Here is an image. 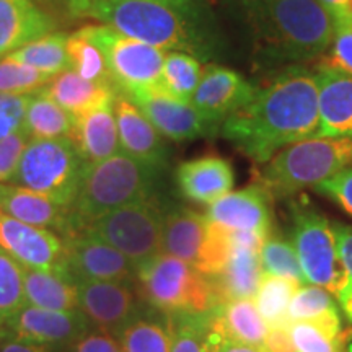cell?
Here are the masks:
<instances>
[{"label":"cell","mask_w":352,"mask_h":352,"mask_svg":"<svg viewBox=\"0 0 352 352\" xmlns=\"http://www.w3.org/2000/svg\"><path fill=\"white\" fill-rule=\"evenodd\" d=\"M135 289L140 300L164 315L206 314L222 305L210 277L165 253L138 266Z\"/></svg>","instance_id":"cell-5"},{"label":"cell","mask_w":352,"mask_h":352,"mask_svg":"<svg viewBox=\"0 0 352 352\" xmlns=\"http://www.w3.org/2000/svg\"><path fill=\"white\" fill-rule=\"evenodd\" d=\"M160 2H168V3H191L192 0H160Z\"/></svg>","instance_id":"cell-54"},{"label":"cell","mask_w":352,"mask_h":352,"mask_svg":"<svg viewBox=\"0 0 352 352\" xmlns=\"http://www.w3.org/2000/svg\"><path fill=\"white\" fill-rule=\"evenodd\" d=\"M118 340L124 352H170L171 333L168 316L160 311L140 314L122 329Z\"/></svg>","instance_id":"cell-32"},{"label":"cell","mask_w":352,"mask_h":352,"mask_svg":"<svg viewBox=\"0 0 352 352\" xmlns=\"http://www.w3.org/2000/svg\"><path fill=\"white\" fill-rule=\"evenodd\" d=\"M290 321H308L321 329L329 340L341 334V315L333 294L320 285H303L294 294L289 305ZM342 346V344H341Z\"/></svg>","instance_id":"cell-29"},{"label":"cell","mask_w":352,"mask_h":352,"mask_svg":"<svg viewBox=\"0 0 352 352\" xmlns=\"http://www.w3.org/2000/svg\"><path fill=\"white\" fill-rule=\"evenodd\" d=\"M318 80L320 127L316 138L352 139V77L320 65Z\"/></svg>","instance_id":"cell-20"},{"label":"cell","mask_w":352,"mask_h":352,"mask_svg":"<svg viewBox=\"0 0 352 352\" xmlns=\"http://www.w3.org/2000/svg\"><path fill=\"white\" fill-rule=\"evenodd\" d=\"M69 352H124L120 344V340L113 334L101 329L91 328L83 334L76 344L70 347Z\"/></svg>","instance_id":"cell-46"},{"label":"cell","mask_w":352,"mask_h":352,"mask_svg":"<svg viewBox=\"0 0 352 352\" xmlns=\"http://www.w3.org/2000/svg\"><path fill=\"white\" fill-rule=\"evenodd\" d=\"M107 56L114 87L127 95L160 87L165 51L124 36L108 25L83 26Z\"/></svg>","instance_id":"cell-10"},{"label":"cell","mask_w":352,"mask_h":352,"mask_svg":"<svg viewBox=\"0 0 352 352\" xmlns=\"http://www.w3.org/2000/svg\"><path fill=\"white\" fill-rule=\"evenodd\" d=\"M300 287L296 280L287 277L263 274L261 283L258 285L256 294V308L267 324V328H285L290 327L289 305L294 294Z\"/></svg>","instance_id":"cell-34"},{"label":"cell","mask_w":352,"mask_h":352,"mask_svg":"<svg viewBox=\"0 0 352 352\" xmlns=\"http://www.w3.org/2000/svg\"><path fill=\"white\" fill-rule=\"evenodd\" d=\"M232 248L230 230L208 220V233H206V241L196 270L208 277L217 276L226 267Z\"/></svg>","instance_id":"cell-40"},{"label":"cell","mask_w":352,"mask_h":352,"mask_svg":"<svg viewBox=\"0 0 352 352\" xmlns=\"http://www.w3.org/2000/svg\"><path fill=\"white\" fill-rule=\"evenodd\" d=\"M259 258H261L264 274L287 277V279L296 280L300 287L307 284L296 250H294L292 243L284 240L283 236L271 233L263 243Z\"/></svg>","instance_id":"cell-38"},{"label":"cell","mask_w":352,"mask_h":352,"mask_svg":"<svg viewBox=\"0 0 352 352\" xmlns=\"http://www.w3.org/2000/svg\"><path fill=\"white\" fill-rule=\"evenodd\" d=\"M39 7H52V8H59L65 13V6H67V0H36Z\"/></svg>","instance_id":"cell-52"},{"label":"cell","mask_w":352,"mask_h":352,"mask_svg":"<svg viewBox=\"0 0 352 352\" xmlns=\"http://www.w3.org/2000/svg\"><path fill=\"white\" fill-rule=\"evenodd\" d=\"M33 2H34V3H38V2H36V0H33Z\"/></svg>","instance_id":"cell-58"},{"label":"cell","mask_w":352,"mask_h":352,"mask_svg":"<svg viewBox=\"0 0 352 352\" xmlns=\"http://www.w3.org/2000/svg\"><path fill=\"white\" fill-rule=\"evenodd\" d=\"M127 96L164 138L175 142L204 138L217 129L197 111L195 104L175 98L158 87Z\"/></svg>","instance_id":"cell-15"},{"label":"cell","mask_w":352,"mask_h":352,"mask_svg":"<svg viewBox=\"0 0 352 352\" xmlns=\"http://www.w3.org/2000/svg\"><path fill=\"white\" fill-rule=\"evenodd\" d=\"M65 240V270L76 283L111 280L135 284L138 266L111 245L88 233H76Z\"/></svg>","instance_id":"cell-12"},{"label":"cell","mask_w":352,"mask_h":352,"mask_svg":"<svg viewBox=\"0 0 352 352\" xmlns=\"http://www.w3.org/2000/svg\"><path fill=\"white\" fill-rule=\"evenodd\" d=\"M290 243L296 250L308 284L327 289L334 297L344 289L347 276L336 252L331 222L311 206H290Z\"/></svg>","instance_id":"cell-8"},{"label":"cell","mask_w":352,"mask_h":352,"mask_svg":"<svg viewBox=\"0 0 352 352\" xmlns=\"http://www.w3.org/2000/svg\"><path fill=\"white\" fill-rule=\"evenodd\" d=\"M87 165L70 138L30 139L10 183L41 192L70 209L78 195Z\"/></svg>","instance_id":"cell-7"},{"label":"cell","mask_w":352,"mask_h":352,"mask_svg":"<svg viewBox=\"0 0 352 352\" xmlns=\"http://www.w3.org/2000/svg\"><path fill=\"white\" fill-rule=\"evenodd\" d=\"M113 108L118 134H120L121 152L155 168H164L168 164V148L160 132L145 118L138 104L124 91L116 88Z\"/></svg>","instance_id":"cell-18"},{"label":"cell","mask_w":352,"mask_h":352,"mask_svg":"<svg viewBox=\"0 0 352 352\" xmlns=\"http://www.w3.org/2000/svg\"><path fill=\"white\" fill-rule=\"evenodd\" d=\"M323 65L336 69L352 77V21H338L334 38Z\"/></svg>","instance_id":"cell-42"},{"label":"cell","mask_w":352,"mask_h":352,"mask_svg":"<svg viewBox=\"0 0 352 352\" xmlns=\"http://www.w3.org/2000/svg\"><path fill=\"white\" fill-rule=\"evenodd\" d=\"M258 50L274 64H302L327 56L336 23L318 0L246 3Z\"/></svg>","instance_id":"cell-3"},{"label":"cell","mask_w":352,"mask_h":352,"mask_svg":"<svg viewBox=\"0 0 352 352\" xmlns=\"http://www.w3.org/2000/svg\"><path fill=\"white\" fill-rule=\"evenodd\" d=\"M65 13L74 19H94L124 36L168 52L206 56L210 50L208 26L192 3L160 0H67Z\"/></svg>","instance_id":"cell-2"},{"label":"cell","mask_w":352,"mask_h":352,"mask_svg":"<svg viewBox=\"0 0 352 352\" xmlns=\"http://www.w3.org/2000/svg\"><path fill=\"white\" fill-rule=\"evenodd\" d=\"M39 94L51 98L74 116L95 109L109 103L116 95L113 83H98L87 80L78 76L76 70L69 69L52 77L50 83Z\"/></svg>","instance_id":"cell-25"},{"label":"cell","mask_w":352,"mask_h":352,"mask_svg":"<svg viewBox=\"0 0 352 352\" xmlns=\"http://www.w3.org/2000/svg\"><path fill=\"white\" fill-rule=\"evenodd\" d=\"M51 78L38 72L36 69L16 63L12 57H0V94L36 95L50 83Z\"/></svg>","instance_id":"cell-39"},{"label":"cell","mask_w":352,"mask_h":352,"mask_svg":"<svg viewBox=\"0 0 352 352\" xmlns=\"http://www.w3.org/2000/svg\"><path fill=\"white\" fill-rule=\"evenodd\" d=\"M158 170L124 152L88 164L78 195L69 209L72 235L114 209L155 197Z\"/></svg>","instance_id":"cell-4"},{"label":"cell","mask_w":352,"mask_h":352,"mask_svg":"<svg viewBox=\"0 0 352 352\" xmlns=\"http://www.w3.org/2000/svg\"><path fill=\"white\" fill-rule=\"evenodd\" d=\"M349 352H352V344L349 346Z\"/></svg>","instance_id":"cell-56"},{"label":"cell","mask_w":352,"mask_h":352,"mask_svg":"<svg viewBox=\"0 0 352 352\" xmlns=\"http://www.w3.org/2000/svg\"><path fill=\"white\" fill-rule=\"evenodd\" d=\"M0 352H57L51 347L34 344V342L20 340L13 334L0 329Z\"/></svg>","instance_id":"cell-48"},{"label":"cell","mask_w":352,"mask_h":352,"mask_svg":"<svg viewBox=\"0 0 352 352\" xmlns=\"http://www.w3.org/2000/svg\"><path fill=\"white\" fill-rule=\"evenodd\" d=\"M135 284L111 280L78 283V310L91 328L120 336L127 324L142 314Z\"/></svg>","instance_id":"cell-11"},{"label":"cell","mask_w":352,"mask_h":352,"mask_svg":"<svg viewBox=\"0 0 352 352\" xmlns=\"http://www.w3.org/2000/svg\"><path fill=\"white\" fill-rule=\"evenodd\" d=\"M266 352H297L290 334L285 328H270L264 342Z\"/></svg>","instance_id":"cell-49"},{"label":"cell","mask_w":352,"mask_h":352,"mask_svg":"<svg viewBox=\"0 0 352 352\" xmlns=\"http://www.w3.org/2000/svg\"><path fill=\"white\" fill-rule=\"evenodd\" d=\"M315 189L320 195L329 197L338 206H341L347 214L352 215V168L340 171L333 178L316 184Z\"/></svg>","instance_id":"cell-45"},{"label":"cell","mask_w":352,"mask_h":352,"mask_svg":"<svg viewBox=\"0 0 352 352\" xmlns=\"http://www.w3.org/2000/svg\"><path fill=\"white\" fill-rule=\"evenodd\" d=\"M113 101L74 116L70 139L87 164H98L121 152Z\"/></svg>","instance_id":"cell-22"},{"label":"cell","mask_w":352,"mask_h":352,"mask_svg":"<svg viewBox=\"0 0 352 352\" xmlns=\"http://www.w3.org/2000/svg\"><path fill=\"white\" fill-rule=\"evenodd\" d=\"M220 127L223 138L256 164H267L290 144L316 138V72L303 65H289L267 85L258 88L253 98Z\"/></svg>","instance_id":"cell-1"},{"label":"cell","mask_w":352,"mask_h":352,"mask_svg":"<svg viewBox=\"0 0 352 352\" xmlns=\"http://www.w3.org/2000/svg\"><path fill=\"white\" fill-rule=\"evenodd\" d=\"M287 331L297 352H342L340 342L329 340L321 329L308 321H294Z\"/></svg>","instance_id":"cell-41"},{"label":"cell","mask_w":352,"mask_h":352,"mask_svg":"<svg viewBox=\"0 0 352 352\" xmlns=\"http://www.w3.org/2000/svg\"><path fill=\"white\" fill-rule=\"evenodd\" d=\"M215 352H266L264 347H256L250 344H240V342H232L226 341L219 346V349Z\"/></svg>","instance_id":"cell-51"},{"label":"cell","mask_w":352,"mask_h":352,"mask_svg":"<svg viewBox=\"0 0 352 352\" xmlns=\"http://www.w3.org/2000/svg\"><path fill=\"white\" fill-rule=\"evenodd\" d=\"M67 38V34L64 33H47L21 46L20 50L13 51L8 57H12L16 63L36 69L44 76L56 77L70 69Z\"/></svg>","instance_id":"cell-31"},{"label":"cell","mask_w":352,"mask_h":352,"mask_svg":"<svg viewBox=\"0 0 352 352\" xmlns=\"http://www.w3.org/2000/svg\"><path fill=\"white\" fill-rule=\"evenodd\" d=\"M318 2L329 12L334 19V23L347 20V0H318Z\"/></svg>","instance_id":"cell-50"},{"label":"cell","mask_w":352,"mask_h":352,"mask_svg":"<svg viewBox=\"0 0 352 352\" xmlns=\"http://www.w3.org/2000/svg\"><path fill=\"white\" fill-rule=\"evenodd\" d=\"M32 96L0 94V139L23 131L25 114Z\"/></svg>","instance_id":"cell-43"},{"label":"cell","mask_w":352,"mask_h":352,"mask_svg":"<svg viewBox=\"0 0 352 352\" xmlns=\"http://www.w3.org/2000/svg\"><path fill=\"white\" fill-rule=\"evenodd\" d=\"M201 77L202 65L196 56L182 51H168L165 52L162 80L158 88L175 98L191 103Z\"/></svg>","instance_id":"cell-35"},{"label":"cell","mask_w":352,"mask_h":352,"mask_svg":"<svg viewBox=\"0 0 352 352\" xmlns=\"http://www.w3.org/2000/svg\"><path fill=\"white\" fill-rule=\"evenodd\" d=\"M176 184L186 199L209 206L232 191L235 173L226 158L199 157L183 162L176 168Z\"/></svg>","instance_id":"cell-21"},{"label":"cell","mask_w":352,"mask_h":352,"mask_svg":"<svg viewBox=\"0 0 352 352\" xmlns=\"http://www.w3.org/2000/svg\"><path fill=\"white\" fill-rule=\"evenodd\" d=\"M0 248L30 270H65V240L56 232L0 215ZM69 276V274H67Z\"/></svg>","instance_id":"cell-13"},{"label":"cell","mask_w":352,"mask_h":352,"mask_svg":"<svg viewBox=\"0 0 352 352\" xmlns=\"http://www.w3.org/2000/svg\"><path fill=\"white\" fill-rule=\"evenodd\" d=\"M26 305L23 266L0 248V328Z\"/></svg>","instance_id":"cell-37"},{"label":"cell","mask_w":352,"mask_h":352,"mask_svg":"<svg viewBox=\"0 0 352 352\" xmlns=\"http://www.w3.org/2000/svg\"><path fill=\"white\" fill-rule=\"evenodd\" d=\"M56 21L33 0H0V57L52 33Z\"/></svg>","instance_id":"cell-23"},{"label":"cell","mask_w":352,"mask_h":352,"mask_svg":"<svg viewBox=\"0 0 352 352\" xmlns=\"http://www.w3.org/2000/svg\"><path fill=\"white\" fill-rule=\"evenodd\" d=\"M245 2H246V3H248V2H254V0H245Z\"/></svg>","instance_id":"cell-55"},{"label":"cell","mask_w":352,"mask_h":352,"mask_svg":"<svg viewBox=\"0 0 352 352\" xmlns=\"http://www.w3.org/2000/svg\"><path fill=\"white\" fill-rule=\"evenodd\" d=\"M214 327L223 342L232 341L256 347H264L270 329L253 298H239L215 308Z\"/></svg>","instance_id":"cell-27"},{"label":"cell","mask_w":352,"mask_h":352,"mask_svg":"<svg viewBox=\"0 0 352 352\" xmlns=\"http://www.w3.org/2000/svg\"><path fill=\"white\" fill-rule=\"evenodd\" d=\"M2 214H3V212H2V209H0V215H2Z\"/></svg>","instance_id":"cell-57"},{"label":"cell","mask_w":352,"mask_h":352,"mask_svg":"<svg viewBox=\"0 0 352 352\" xmlns=\"http://www.w3.org/2000/svg\"><path fill=\"white\" fill-rule=\"evenodd\" d=\"M25 298L28 305L46 310H78V284L63 272L23 267Z\"/></svg>","instance_id":"cell-28"},{"label":"cell","mask_w":352,"mask_h":352,"mask_svg":"<svg viewBox=\"0 0 352 352\" xmlns=\"http://www.w3.org/2000/svg\"><path fill=\"white\" fill-rule=\"evenodd\" d=\"M331 228L336 240V252L347 276V287H352V227L340 222H331Z\"/></svg>","instance_id":"cell-47"},{"label":"cell","mask_w":352,"mask_h":352,"mask_svg":"<svg viewBox=\"0 0 352 352\" xmlns=\"http://www.w3.org/2000/svg\"><path fill=\"white\" fill-rule=\"evenodd\" d=\"M23 129L30 139L70 138L74 129V114L65 111L43 94H36L30 100Z\"/></svg>","instance_id":"cell-33"},{"label":"cell","mask_w":352,"mask_h":352,"mask_svg":"<svg viewBox=\"0 0 352 352\" xmlns=\"http://www.w3.org/2000/svg\"><path fill=\"white\" fill-rule=\"evenodd\" d=\"M346 10H347V20L352 21V0H347Z\"/></svg>","instance_id":"cell-53"},{"label":"cell","mask_w":352,"mask_h":352,"mask_svg":"<svg viewBox=\"0 0 352 352\" xmlns=\"http://www.w3.org/2000/svg\"><path fill=\"white\" fill-rule=\"evenodd\" d=\"M67 52L70 69L87 80L98 83H113L109 76L107 56L101 47L80 28L67 38ZM114 85V83H113Z\"/></svg>","instance_id":"cell-36"},{"label":"cell","mask_w":352,"mask_h":352,"mask_svg":"<svg viewBox=\"0 0 352 352\" xmlns=\"http://www.w3.org/2000/svg\"><path fill=\"white\" fill-rule=\"evenodd\" d=\"M214 310L206 311V314L166 315L171 333L170 352L217 351L223 340L214 327Z\"/></svg>","instance_id":"cell-30"},{"label":"cell","mask_w":352,"mask_h":352,"mask_svg":"<svg viewBox=\"0 0 352 352\" xmlns=\"http://www.w3.org/2000/svg\"><path fill=\"white\" fill-rule=\"evenodd\" d=\"M208 233L206 215L183 206L164 208L162 227V253L197 266Z\"/></svg>","instance_id":"cell-24"},{"label":"cell","mask_w":352,"mask_h":352,"mask_svg":"<svg viewBox=\"0 0 352 352\" xmlns=\"http://www.w3.org/2000/svg\"><path fill=\"white\" fill-rule=\"evenodd\" d=\"M3 331L20 340L51 347L54 351L70 349L83 334L91 329L80 310L59 311L26 305L8 321Z\"/></svg>","instance_id":"cell-14"},{"label":"cell","mask_w":352,"mask_h":352,"mask_svg":"<svg viewBox=\"0 0 352 352\" xmlns=\"http://www.w3.org/2000/svg\"><path fill=\"white\" fill-rule=\"evenodd\" d=\"M264 274L261 258L256 250L233 245L230 258L222 272L210 277L220 303L239 298H253Z\"/></svg>","instance_id":"cell-26"},{"label":"cell","mask_w":352,"mask_h":352,"mask_svg":"<svg viewBox=\"0 0 352 352\" xmlns=\"http://www.w3.org/2000/svg\"><path fill=\"white\" fill-rule=\"evenodd\" d=\"M30 142L25 129L0 139V183H10L19 168L21 153Z\"/></svg>","instance_id":"cell-44"},{"label":"cell","mask_w":352,"mask_h":352,"mask_svg":"<svg viewBox=\"0 0 352 352\" xmlns=\"http://www.w3.org/2000/svg\"><path fill=\"white\" fill-rule=\"evenodd\" d=\"M271 192L261 183L252 184L239 191H230L208 206L206 219L230 230H246L261 235L272 233Z\"/></svg>","instance_id":"cell-17"},{"label":"cell","mask_w":352,"mask_h":352,"mask_svg":"<svg viewBox=\"0 0 352 352\" xmlns=\"http://www.w3.org/2000/svg\"><path fill=\"white\" fill-rule=\"evenodd\" d=\"M164 206L152 199L134 202L101 215L83 228L131 259L135 266L162 253Z\"/></svg>","instance_id":"cell-9"},{"label":"cell","mask_w":352,"mask_h":352,"mask_svg":"<svg viewBox=\"0 0 352 352\" xmlns=\"http://www.w3.org/2000/svg\"><path fill=\"white\" fill-rule=\"evenodd\" d=\"M352 164V139L310 138L290 144L267 162L259 183L274 196H292L333 178Z\"/></svg>","instance_id":"cell-6"},{"label":"cell","mask_w":352,"mask_h":352,"mask_svg":"<svg viewBox=\"0 0 352 352\" xmlns=\"http://www.w3.org/2000/svg\"><path fill=\"white\" fill-rule=\"evenodd\" d=\"M0 209L8 217L34 227L47 228L63 239L72 235L69 209L41 192L16 186L13 183H0Z\"/></svg>","instance_id":"cell-19"},{"label":"cell","mask_w":352,"mask_h":352,"mask_svg":"<svg viewBox=\"0 0 352 352\" xmlns=\"http://www.w3.org/2000/svg\"><path fill=\"white\" fill-rule=\"evenodd\" d=\"M258 88L241 74L222 65L208 64L191 103L210 124L219 127L253 98Z\"/></svg>","instance_id":"cell-16"}]
</instances>
